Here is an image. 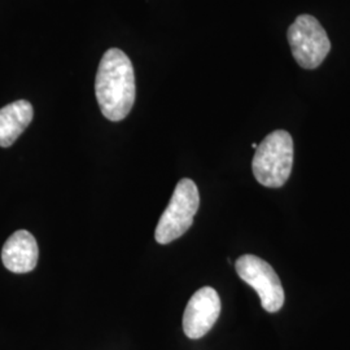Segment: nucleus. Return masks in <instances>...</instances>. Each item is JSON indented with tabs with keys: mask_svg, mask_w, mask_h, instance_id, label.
Returning <instances> with one entry per match:
<instances>
[{
	"mask_svg": "<svg viewBox=\"0 0 350 350\" xmlns=\"http://www.w3.org/2000/svg\"><path fill=\"white\" fill-rule=\"evenodd\" d=\"M96 100L105 118L122 121L135 103L134 66L124 51L111 49L101 57L95 81Z\"/></svg>",
	"mask_w": 350,
	"mask_h": 350,
	"instance_id": "f257e3e1",
	"label": "nucleus"
},
{
	"mask_svg": "<svg viewBox=\"0 0 350 350\" xmlns=\"http://www.w3.org/2000/svg\"><path fill=\"white\" fill-rule=\"evenodd\" d=\"M293 166V139L284 130H276L256 148L252 169L254 178L265 187L286 185Z\"/></svg>",
	"mask_w": 350,
	"mask_h": 350,
	"instance_id": "f03ea898",
	"label": "nucleus"
},
{
	"mask_svg": "<svg viewBox=\"0 0 350 350\" xmlns=\"http://www.w3.org/2000/svg\"><path fill=\"white\" fill-rule=\"evenodd\" d=\"M199 205L200 195L195 182L188 178L180 179L156 227V241L159 244H169L185 235L193 224Z\"/></svg>",
	"mask_w": 350,
	"mask_h": 350,
	"instance_id": "7ed1b4c3",
	"label": "nucleus"
},
{
	"mask_svg": "<svg viewBox=\"0 0 350 350\" xmlns=\"http://www.w3.org/2000/svg\"><path fill=\"white\" fill-rule=\"evenodd\" d=\"M287 38L296 63L308 70L321 66L331 51L325 27L310 14H300L288 27Z\"/></svg>",
	"mask_w": 350,
	"mask_h": 350,
	"instance_id": "20e7f679",
	"label": "nucleus"
},
{
	"mask_svg": "<svg viewBox=\"0 0 350 350\" xmlns=\"http://www.w3.org/2000/svg\"><path fill=\"white\" fill-rule=\"evenodd\" d=\"M240 279L253 288L260 296L261 305L267 313H276L284 305V289L275 270L262 258L244 254L235 262Z\"/></svg>",
	"mask_w": 350,
	"mask_h": 350,
	"instance_id": "39448f33",
	"label": "nucleus"
},
{
	"mask_svg": "<svg viewBox=\"0 0 350 350\" xmlns=\"http://www.w3.org/2000/svg\"><path fill=\"white\" fill-rule=\"evenodd\" d=\"M221 314V299L215 289L204 287L188 301L183 315V331L187 338H201L215 325Z\"/></svg>",
	"mask_w": 350,
	"mask_h": 350,
	"instance_id": "423d86ee",
	"label": "nucleus"
},
{
	"mask_svg": "<svg viewBox=\"0 0 350 350\" xmlns=\"http://www.w3.org/2000/svg\"><path fill=\"white\" fill-rule=\"evenodd\" d=\"M39 250L37 240L26 230H18L5 241L1 261L11 273L25 274L37 267Z\"/></svg>",
	"mask_w": 350,
	"mask_h": 350,
	"instance_id": "0eeeda50",
	"label": "nucleus"
},
{
	"mask_svg": "<svg viewBox=\"0 0 350 350\" xmlns=\"http://www.w3.org/2000/svg\"><path fill=\"white\" fill-rule=\"evenodd\" d=\"M34 117L33 105L26 100L13 101L0 109V147L8 148L24 133Z\"/></svg>",
	"mask_w": 350,
	"mask_h": 350,
	"instance_id": "6e6552de",
	"label": "nucleus"
},
{
	"mask_svg": "<svg viewBox=\"0 0 350 350\" xmlns=\"http://www.w3.org/2000/svg\"><path fill=\"white\" fill-rule=\"evenodd\" d=\"M257 147H258V146H257V144H256V143H253V144H252V148H254V150H256V148H257Z\"/></svg>",
	"mask_w": 350,
	"mask_h": 350,
	"instance_id": "1a4fd4ad",
	"label": "nucleus"
}]
</instances>
